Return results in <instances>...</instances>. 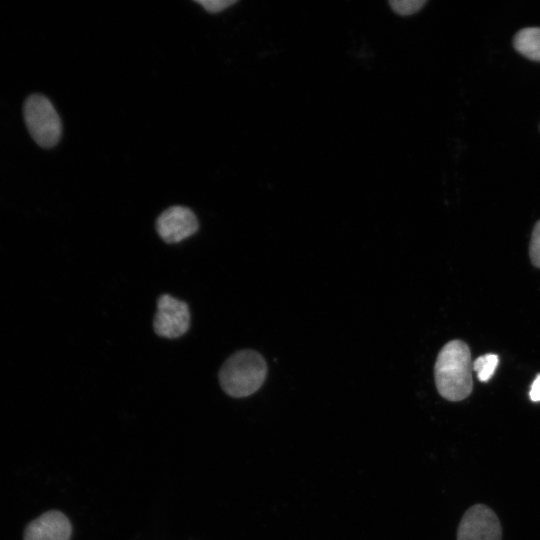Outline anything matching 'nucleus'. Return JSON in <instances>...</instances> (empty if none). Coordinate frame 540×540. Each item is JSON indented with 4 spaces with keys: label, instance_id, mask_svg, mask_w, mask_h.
I'll return each mask as SVG.
<instances>
[{
    "label": "nucleus",
    "instance_id": "nucleus-1",
    "mask_svg": "<svg viewBox=\"0 0 540 540\" xmlns=\"http://www.w3.org/2000/svg\"><path fill=\"white\" fill-rule=\"evenodd\" d=\"M472 361L468 345L462 340H452L440 350L434 368L435 383L439 394L448 401H461L473 389Z\"/></svg>",
    "mask_w": 540,
    "mask_h": 540
},
{
    "label": "nucleus",
    "instance_id": "nucleus-2",
    "mask_svg": "<svg viewBox=\"0 0 540 540\" xmlns=\"http://www.w3.org/2000/svg\"><path fill=\"white\" fill-rule=\"evenodd\" d=\"M267 376V364L254 350H240L231 355L219 371V382L226 394L235 398L255 393Z\"/></svg>",
    "mask_w": 540,
    "mask_h": 540
},
{
    "label": "nucleus",
    "instance_id": "nucleus-3",
    "mask_svg": "<svg viewBox=\"0 0 540 540\" xmlns=\"http://www.w3.org/2000/svg\"><path fill=\"white\" fill-rule=\"evenodd\" d=\"M23 116L33 140L42 148H52L62 135L61 119L51 101L42 94L30 95L23 106Z\"/></svg>",
    "mask_w": 540,
    "mask_h": 540
},
{
    "label": "nucleus",
    "instance_id": "nucleus-4",
    "mask_svg": "<svg viewBox=\"0 0 540 540\" xmlns=\"http://www.w3.org/2000/svg\"><path fill=\"white\" fill-rule=\"evenodd\" d=\"M502 528L495 512L484 504L471 506L462 516L457 540H501Z\"/></svg>",
    "mask_w": 540,
    "mask_h": 540
},
{
    "label": "nucleus",
    "instance_id": "nucleus-5",
    "mask_svg": "<svg viewBox=\"0 0 540 540\" xmlns=\"http://www.w3.org/2000/svg\"><path fill=\"white\" fill-rule=\"evenodd\" d=\"M189 326L190 312L187 303L168 294L161 295L153 321L155 333L165 338H177L185 334Z\"/></svg>",
    "mask_w": 540,
    "mask_h": 540
},
{
    "label": "nucleus",
    "instance_id": "nucleus-6",
    "mask_svg": "<svg viewBox=\"0 0 540 540\" xmlns=\"http://www.w3.org/2000/svg\"><path fill=\"white\" fill-rule=\"evenodd\" d=\"M198 227L196 215L184 206L169 207L156 220L158 235L166 243H178L193 235Z\"/></svg>",
    "mask_w": 540,
    "mask_h": 540
},
{
    "label": "nucleus",
    "instance_id": "nucleus-7",
    "mask_svg": "<svg viewBox=\"0 0 540 540\" xmlns=\"http://www.w3.org/2000/svg\"><path fill=\"white\" fill-rule=\"evenodd\" d=\"M71 532L68 518L63 513L52 510L28 524L24 540H69Z\"/></svg>",
    "mask_w": 540,
    "mask_h": 540
},
{
    "label": "nucleus",
    "instance_id": "nucleus-8",
    "mask_svg": "<svg viewBox=\"0 0 540 540\" xmlns=\"http://www.w3.org/2000/svg\"><path fill=\"white\" fill-rule=\"evenodd\" d=\"M513 47L527 59L540 62V27L520 29L513 37Z\"/></svg>",
    "mask_w": 540,
    "mask_h": 540
},
{
    "label": "nucleus",
    "instance_id": "nucleus-9",
    "mask_svg": "<svg viewBox=\"0 0 540 540\" xmlns=\"http://www.w3.org/2000/svg\"><path fill=\"white\" fill-rule=\"evenodd\" d=\"M498 363V355L488 353L474 360L472 369L477 373L479 381L487 382L493 376Z\"/></svg>",
    "mask_w": 540,
    "mask_h": 540
},
{
    "label": "nucleus",
    "instance_id": "nucleus-10",
    "mask_svg": "<svg viewBox=\"0 0 540 540\" xmlns=\"http://www.w3.org/2000/svg\"><path fill=\"white\" fill-rule=\"evenodd\" d=\"M425 4V0H396L389 2L391 9L400 16L413 15L420 11Z\"/></svg>",
    "mask_w": 540,
    "mask_h": 540
},
{
    "label": "nucleus",
    "instance_id": "nucleus-11",
    "mask_svg": "<svg viewBox=\"0 0 540 540\" xmlns=\"http://www.w3.org/2000/svg\"><path fill=\"white\" fill-rule=\"evenodd\" d=\"M529 255L532 264L540 268V220H538L532 231L530 246H529Z\"/></svg>",
    "mask_w": 540,
    "mask_h": 540
},
{
    "label": "nucleus",
    "instance_id": "nucleus-12",
    "mask_svg": "<svg viewBox=\"0 0 540 540\" xmlns=\"http://www.w3.org/2000/svg\"><path fill=\"white\" fill-rule=\"evenodd\" d=\"M235 0H197L207 12L218 13L235 4Z\"/></svg>",
    "mask_w": 540,
    "mask_h": 540
},
{
    "label": "nucleus",
    "instance_id": "nucleus-13",
    "mask_svg": "<svg viewBox=\"0 0 540 540\" xmlns=\"http://www.w3.org/2000/svg\"><path fill=\"white\" fill-rule=\"evenodd\" d=\"M529 397L534 402L540 401V374L536 376L531 384Z\"/></svg>",
    "mask_w": 540,
    "mask_h": 540
}]
</instances>
